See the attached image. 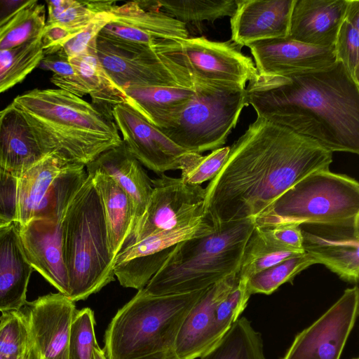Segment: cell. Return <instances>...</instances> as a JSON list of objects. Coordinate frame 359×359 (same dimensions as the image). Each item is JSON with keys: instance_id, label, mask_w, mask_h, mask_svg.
<instances>
[{"instance_id": "8fae6325", "label": "cell", "mask_w": 359, "mask_h": 359, "mask_svg": "<svg viewBox=\"0 0 359 359\" xmlns=\"http://www.w3.org/2000/svg\"><path fill=\"white\" fill-rule=\"evenodd\" d=\"M97 57L114 83L123 89L130 86L190 85V75L172 51L136 53L118 48L97 37Z\"/></svg>"}, {"instance_id": "836d02e7", "label": "cell", "mask_w": 359, "mask_h": 359, "mask_svg": "<svg viewBox=\"0 0 359 359\" xmlns=\"http://www.w3.org/2000/svg\"><path fill=\"white\" fill-rule=\"evenodd\" d=\"M46 24L45 7L35 0L0 28V50L15 48L41 37Z\"/></svg>"}, {"instance_id": "ffe728a7", "label": "cell", "mask_w": 359, "mask_h": 359, "mask_svg": "<svg viewBox=\"0 0 359 359\" xmlns=\"http://www.w3.org/2000/svg\"><path fill=\"white\" fill-rule=\"evenodd\" d=\"M246 46L260 74L287 75L323 69L336 62L334 46H315L290 38L260 40Z\"/></svg>"}, {"instance_id": "30bf717a", "label": "cell", "mask_w": 359, "mask_h": 359, "mask_svg": "<svg viewBox=\"0 0 359 359\" xmlns=\"http://www.w3.org/2000/svg\"><path fill=\"white\" fill-rule=\"evenodd\" d=\"M151 184L153 191L143 214L122 249L151 233L187 225L205 215V189L201 185L188 184L181 177L163 174L151 180Z\"/></svg>"}, {"instance_id": "f6af8a7d", "label": "cell", "mask_w": 359, "mask_h": 359, "mask_svg": "<svg viewBox=\"0 0 359 359\" xmlns=\"http://www.w3.org/2000/svg\"><path fill=\"white\" fill-rule=\"evenodd\" d=\"M77 33L57 24H46L41 36L43 55L57 53L66 41Z\"/></svg>"}, {"instance_id": "f1b7e54d", "label": "cell", "mask_w": 359, "mask_h": 359, "mask_svg": "<svg viewBox=\"0 0 359 359\" xmlns=\"http://www.w3.org/2000/svg\"><path fill=\"white\" fill-rule=\"evenodd\" d=\"M96 41L97 39L93 41L83 53L69 59V61L86 86L92 103L111 111L117 104H128V97L100 63L96 51Z\"/></svg>"}, {"instance_id": "ac0fdd59", "label": "cell", "mask_w": 359, "mask_h": 359, "mask_svg": "<svg viewBox=\"0 0 359 359\" xmlns=\"http://www.w3.org/2000/svg\"><path fill=\"white\" fill-rule=\"evenodd\" d=\"M236 272L208 287L187 313L165 359L200 358L217 341L214 334L216 306L235 285Z\"/></svg>"}, {"instance_id": "d6986e66", "label": "cell", "mask_w": 359, "mask_h": 359, "mask_svg": "<svg viewBox=\"0 0 359 359\" xmlns=\"http://www.w3.org/2000/svg\"><path fill=\"white\" fill-rule=\"evenodd\" d=\"M65 216L34 218L18 227L24 252L33 269L67 297L69 280L62 251Z\"/></svg>"}, {"instance_id": "4fadbf2b", "label": "cell", "mask_w": 359, "mask_h": 359, "mask_svg": "<svg viewBox=\"0 0 359 359\" xmlns=\"http://www.w3.org/2000/svg\"><path fill=\"white\" fill-rule=\"evenodd\" d=\"M242 47L231 39L188 37L179 42L174 52L190 74L212 84L244 88L257 69Z\"/></svg>"}, {"instance_id": "5b68a950", "label": "cell", "mask_w": 359, "mask_h": 359, "mask_svg": "<svg viewBox=\"0 0 359 359\" xmlns=\"http://www.w3.org/2000/svg\"><path fill=\"white\" fill-rule=\"evenodd\" d=\"M206 289L166 295L137 290L105 330L107 358L165 359L185 317Z\"/></svg>"}, {"instance_id": "ab89813d", "label": "cell", "mask_w": 359, "mask_h": 359, "mask_svg": "<svg viewBox=\"0 0 359 359\" xmlns=\"http://www.w3.org/2000/svg\"><path fill=\"white\" fill-rule=\"evenodd\" d=\"M95 325L92 309L76 310L70 327L67 359H92L94 348L98 344Z\"/></svg>"}, {"instance_id": "3957f363", "label": "cell", "mask_w": 359, "mask_h": 359, "mask_svg": "<svg viewBox=\"0 0 359 359\" xmlns=\"http://www.w3.org/2000/svg\"><path fill=\"white\" fill-rule=\"evenodd\" d=\"M13 102L25 113L48 154L86 167L121 144L111 111L61 89H34Z\"/></svg>"}, {"instance_id": "cb8c5ba5", "label": "cell", "mask_w": 359, "mask_h": 359, "mask_svg": "<svg viewBox=\"0 0 359 359\" xmlns=\"http://www.w3.org/2000/svg\"><path fill=\"white\" fill-rule=\"evenodd\" d=\"M34 269L24 252L18 224L0 230V311L20 310L27 302V291Z\"/></svg>"}, {"instance_id": "7dc6e473", "label": "cell", "mask_w": 359, "mask_h": 359, "mask_svg": "<svg viewBox=\"0 0 359 359\" xmlns=\"http://www.w3.org/2000/svg\"><path fill=\"white\" fill-rule=\"evenodd\" d=\"M34 1L35 0H0V28L20 11Z\"/></svg>"}, {"instance_id": "1f68e13d", "label": "cell", "mask_w": 359, "mask_h": 359, "mask_svg": "<svg viewBox=\"0 0 359 359\" xmlns=\"http://www.w3.org/2000/svg\"><path fill=\"white\" fill-rule=\"evenodd\" d=\"M43 56L41 36L15 48L0 50V93L21 82Z\"/></svg>"}, {"instance_id": "b9f144b4", "label": "cell", "mask_w": 359, "mask_h": 359, "mask_svg": "<svg viewBox=\"0 0 359 359\" xmlns=\"http://www.w3.org/2000/svg\"><path fill=\"white\" fill-rule=\"evenodd\" d=\"M111 19L112 15L109 12L96 14L86 27L66 41L57 53L68 59L83 53Z\"/></svg>"}, {"instance_id": "2e32d148", "label": "cell", "mask_w": 359, "mask_h": 359, "mask_svg": "<svg viewBox=\"0 0 359 359\" xmlns=\"http://www.w3.org/2000/svg\"><path fill=\"white\" fill-rule=\"evenodd\" d=\"M74 303L58 292L27 302L20 309L29 330L32 359H67Z\"/></svg>"}, {"instance_id": "d6a6232c", "label": "cell", "mask_w": 359, "mask_h": 359, "mask_svg": "<svg viewBox=\"0 0 359 359\" xmlns=\"http://www.w3.org/2000/svg\"><path fill=\"white\" fill-rule=\"evenodd\" d=\"M297 255L300 254L276 245L264 234L261 228L255 226L246 243L237 278L249 279L253 275Z\"/></svg>"}, {"instance_id": "9c48e42d", "label": "cell", "mask_w": 359, "mask_h": 359, "mask_svg": "<svg viewBox=\"0 0 359 359\" xmlns=\"http://www.w3.org/2000/svg\"><path fill=\"white\" fill-rule=\"evenodd\" d=\"M109 12L112 19L97 37L126 50L165 53L189 37L184 23L140 1L116 4Z\"/></svg>"}, {"instance_id": "8d00e7d4", "label": "cell", "mask_w": 359, "mask_h": 359, "mask_svg": "<svg viewBox=\"0 0 359 359\" xmlns=\"http://www.w3.org/2000/svg\"><path fill=\"white\" fill-rule=\"evenodd\" d=\"M0 357L4 359H32L27 325L20 310L0 316Z\"/></svg>"}, {"instance_id": "f546056e", "label": "cell", "mask_w": 359, "mask_h": 359, "mask_svg": "<svg viewBox=\"0 0 359 359\" xmlns=\"http://www.w3.org/2000/svg\"><path fill=\"white\" fill-rule=\"evenodd\" d=\"M200 359H266L262 334L248 318L239 317Z\"/></svg>"}, {"instance_id": "7402d4cb", "label": "cell", "mask_w": 359, "mask_h": 359, "mask_svg": "<svg viewBox=\"0 0 359 359\" xmlns=\"http://www.w3.org/2000/svg\"><path fill=\"white\" fill-rule=\"evenodd\" d=\"M48 154L24 111L13 102L0 111V165L19 177Z\"/></svg>"}, {"instance_id": "603a6c76", "label": "cell", "mask_w": 359, "mask_h": 359, "mask_svg": "<svg viewBox=\"0 0 359 359\" xmlns=\"http://www.w3.org/2000/svg\"><path fill=\"white\" fill-rule=\"evenodd\" d=\"M349 0H295L287 38L306 44L334 46Z\"/></svg>"}, {"instance_id": "74e56055", "label": "cell", "mask_w": 359, "mask_h": 359, "mask_svg": "<svg viewBox=\"0 0 359 359\" xmlns=\"http://www.w3.org/2000/svg\"><path fill=\"white\" fill-rule=\"evenodd\" d=\"M230 147H223L212 151L206 156L187 152L180 162L181 178L184 182L201 185L211 180L220 171L226 161Z\"/></svg>"}, {"instance_id": "f907efd6", "label": "cell", "mask_w": 359, "mask_h": 359, "mask_svg": "<svg viewBox=\"0 0 359 359\" xmlns=\"http://www.w3.org/2000/svg\"><path fill=\"white\" fill-rule=\"evenodd\" d=\"M0 359H4V358H1V357H0Z\"/></svg>"}, {"instance_id": "5bb4252c", "label": "cell", "mask_w": 359, "mask_h": 359, "mask_svg": "<svg viewBox=\"0 0 359 359\" xmlns=\"http://www.w3.org/2000/svg\"><path fill=\"white\" fill-rule=\"evenodd\" d=\"M357 285L298 333L281 359H339L358 314Z\"/></svg>"}, {"instance_id": "4316f807", "label": "cell", "mask_w": 359, "mask_h": 359, "mask_svg": "<svg viewBox=\"0 0 359 359\" xmlns=\"http://www.w3.org/2000/svg\"><path fill=\"white\" fill-rule=\"evenodd\" d=\"M88 174L92 176L102 204L109 250L114 260L133 227V204L127 194L109 176L100 171Z\"/></svg>"}, {"instance_id": "277c9868", "label": "cell", "mask_w": 359, "mask_h": 359, "mask_svg": "<svg viewBox=\"0 0 359 359\" xmlns=\"http://www.w3.org/2000/svg\"><path fill=\"white\" fill-rule=\"evenodd\" d=\"M212 225L211 233L177 243L144 291L152 295L192 292L238 273L246 243L255 226L253 219Z\"/></svg>"}, {"instance_id": "8992f818", "label": "cell", "mask_w": 359, "mask_h": 359, "mask_svg": "<svg viewBox=\"0 0 359 359\" xmlns=\"http://www.w3.org/2000/svg\"><path fill=\"white\" fill-rule=\"evenodd\" d=\"M62 251L72 302L86 299L115 280L103 207L90 174L63 219Z\"/></svg>"}, {"instance_id": "e575fe53", "label": "cell", "mask_w": 359, "mask_h": 359, "mask_svg": "<svg viewBox=\"0 0 359 359\" xmlns=\"http://www.w3.org/2000/svg\"><path fill=\"white\" fill-rule=\"evenodd\" d=\"M337 62H340L359 85V1L349 0L345 17L334 43Z\"/></svg>"}, {"instance_id": "ee69618b", "label": "cell", "mask_w": 359, "mask_h": 359, "mask_svg": "<svg viewBox=\"0 0 359 359\" xmlns=\"http://www.w3.org/2000/svg\"><path fill=\"white\" fill-rule=\"evenodd\" d=\"M259 228L269 240L280 248L299 254L304 253L299 226L290 224Z\"/></svg>"}, {"instance_id": "d590c367", "label": "cell", "mask_w": 359, "mask_h": 359, "mask_svg": "<svg viewBox=\"0 0 359 359\" xmlns=\"http://www.w3.org/2000/svg\"><path fill=\"white\" fill-rule=\"evenodd\" d=\"M315 264V260L305 252L291 257L251 276L248 280V290L250 294H270Z\"/></svg>"}, {"instance_id": "681fc988", "label": "cell", "mask_w": 359, "mask_h": 359, "mask_svg": "<svg viewBox=\"0 0 359 359\" xmlns=\"http://www.w3.org/2000/svg\"><path fill=\"white\" fill-rule=\"evenodd\" d=\"M11 223L0 219V230L9 226Z\"/></svg>"}, {"instance_id": "9a60e30c", "label": "cell", "mask_w": 359, "mask_h": 359, "mask_svg": "<svg viewBox=\"0 0 359 359\" xmlns=\"http://www.w3.org/2000/svg\"><path fill=\"white\" fill-rule=\"evenodd\" d=\"M304 252L340 278L357 283L359 276V218L337 223L299 225Z\"/></svg>"}, {"instance_id": "60d3db41", "label": "cell", "mask_w": 359, "mask_h": 359, "mask_svg": "<svg viewBox=\"0 0 359 359\" xmlns=\"http://www.w3.org/2000/svg\"><path fill=\"white\" fill-rule=\"evenodd\" d=\"M46 4L48 11L46 24H57L76 32L86 27L96 15L85 1L48 0Z\"/></svg>"}, {"instance_id": "bcb514c9", "label": "cell", "mask_w": 359, "mask_h": 359, "mask_svg": "<svg viewBox=\"0 0 359 359\" xmlns=\"http://www.w3.org/2000/svg\"><path fill=\"white\" fill-rule=\"evenodd\" d=\"M38 67L50 70L54 74L60 76H71L76 74L69 59L58 53L44 55Z\"/></svg>"}, {"instance_id": "e0dca14e", "label": "cell", "mask_w": 359, "mask_h": 359, "mask_svg": "<svg viewBox=\"0 0 359 359\" xmlns=\"http://www.w3.org/2000/svg\"><path fill=\"white\" fill-rule=\"evenodd\" d=\"M111 115L123 142L142 165L161 175L180 170V160L187 151L127 104L113 107Z\"/></svg>"}, {"instance_id": "83f0119b", "label": "cell", "mask_w": 359, "mask_h": 359, "mask_svg": "<svg viewBox=\"0 0 359 359\" xmlns=\"http://www.w3.org/2000/svg\"><path fill=\"white\" fill-rule=\"evenodd\" d=\"M53 154L47 155L18 177V224L36 218L44 207L53 182L67 165Z\"/></svg>"}, {"instance_id": "816d5d0a", "label": "cell", "mask_w": 359, "mask_h": 359, "mask_svg": "<svg viewBox=\"0 0 359 359\" xmlns=\"http://www.w3.org/2000/svg\"><path fill=\"white\" fill-rule=\"evenodd\" d=\"M353 359H358V358H353Z\"/></svg>"}, {"instance_id": "484cf974", "label": "cell", "mask_w": 359, "mask_h": 359, "mask_svg": "<svg viewBox=\"0 0 359 359\" xmlns=\"http://www.w3.org/2000/svg\"><path fill=\"white\" fill-rule=\"evenodd\" d=\"M128 104L159 129L175 118L191 101L192 83L163 86H130L123 89Z\"/></svg>"}, {"instance_id": "f35d334b", "label": "cell", "mask_w": 359, "mask_h": 359, "mask_svg": "<svg viewBox=\"0 0 359 359\" xmlns=\"http://www.w3.org/2000/svg\"><path fill=\"white\" fill-rule=\"evenodd\" d=\"M237 278L235 285L219 302L215 311L214 334L217 343L240 317L251 296L248 290V279Z\"/></svg>"}, {"instance_id": "4dcf8cb0", "label": "cell", "mask_w": 359, "mask_h": 359, "mask_svg": "<svg viewBox=\"0 0 359 359\" xmlns=\"http://www.w3.org/2000/svg\"><path fill=\"white\" fill-rule=\"evenodd\" d=\"M154 3L155 8L186 25L231 17L236 8L235 0H161Z\"/></svg>"}, {"instance_id": "ba28073f", "label": "cell", "mask_w": 359, "mask_h": 359, "mask_svg": "<svg viewBox=\"0 0 359 359\" xmlns=\"http://www.w3.org/2000/svg\"><path fill=\"white\" fill-rule=\"evenodd\" d=\"M189 75L191 101L160 130L186 151L201 154L222 147L248 104L245 88L215 85Z\"/></svg>"}, {"instance_id": "44dd1931", "label": "cell", "mask_w": 359, "mask_h": 359, "mask_svg": "<svg viewBox=\"0 0 359 359\" xmlns=\"http://www.w3.org/2000/svg\"><path fill=\"white\" fill-rule=\"evenodd\" d=\"M295 0H235L231 39L241 46L254 41L287 38Z\"/></svg>"}, {"instance_id": "7bdbcfd3", "label": "cell", "mask_w": 359, "mask_h": 359, "mask_svg": "<svg viewBox=\"0 0 359 359\" xmlns=\"http://www.w3.org/2000/svg\"><path fill=\"white\" fill-rule=\"evenodd\" d=\"M18 177L0 165V219L18 222Z\"/></svg>"}, {"instance_id": "7a4b0ae2", "label": "cell", "mask_w": 359, "mask_h": 359, "mask_svg": "<svg viewBox=\"0 0 359 359\" xmlns=\"http://www.w3.org/2000/svg\"><path fill=\"white\" fill-rule=\"evenodd\" d=\"M245 91L257 117L332 152L359 154V85L340 62L287 75L257 72Z\"/></svg>"}, {"instance_id": "6da1fadb", "label": "cell", "mask_w": 359, "mask_h": 359, "mask_svg": "<svg viewBox=\"0 0 359 359\" xmlns=\"http://www.w3.org/2000/svg\"><path fill=\"white\" fill-rule=\"evenodd\" d=\"M332 154L314 140L257 116L205 188L204 214L212 224L254 219L306 176L330 170Z\"/></svg>"}, {"instance_id": "d4e9b609", "label": "cell", "mask_w": 359, "mask_h": 359, "mask_svg": "<svg viewBox=\"0 0 359 359\" xmlns=\"http://www.w3.org/2000/svg\"><path fill=\"white\" fill-rule=\"evenodd\" d=\"M86 169L87 173L100 171L107 175L127 194L133 208V229L153 191L151 180L142 164L122 142L119 146L101 154Z\"/></svg>"}, {"instance_id": "c3c4849f", "label": "cell", "mask_w": 359, "mask_h": 359, "mask_svg": "<svg viewBox=\"0 0 359 359\" xmlns=\"http://www.w3.org/2000/svg\"><path fill=\"white\" fill-rule=\"evenodd\" d=\"M92 359H107L102 348L97 344L93 350Z\"/></svg>"}, {"instance_id": "52a82bcc", "label": "cell", "mask_w": 359, "mask_h": 359, "mask_svg": "<svg viewBox=\"0 0 359 359\" xmlns=\"http://www.w3.org/2000/svg\"><path fill=\"white\" fill-rule=\"evenodd\" d=\"M359 218V184L330 170L313 172L290 187L253 219L255 226L337 223Z\"/></svg>"}, {"instance_id": "7c38bea8", "label": "cell", "mask_w": 359, "mask_h": 359, "mask_svg": "<svg viewBox=\"0 0 359 359\" xmlns=\"http://www.w3.org/2000/svg\"><path fill=\"white\" fill-rule=\"evenodd\" d=\"M213 229L211 221L204 215L187 225L151 233L118 252L114 260V276L121 286L141 290L177 243L207 235Z\"/></svg>"}]
</instances>
